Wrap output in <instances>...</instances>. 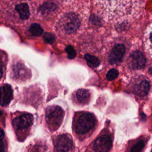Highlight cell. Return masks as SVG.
Returning <instances> with one entry per match:
<instances>
[{"label":"cell","instance_id":"cell-1","mask_svg":"<svg viewBox=\"0 0 152 152\" xmlns=\"http://www.w3.org/2000/svg\"><path fill=\"white\" fill-rule=\"evenodd\" d=\"M55 25L56 32L61 36L71 37L84 28L88 18V8L81 2H68Z\"/></svg>","mask_w":152,"mask_h":152},{"label":"cell","instance_id":"cell-9","mask_svg":"<svg viewBox=\"0 0 152 152\" xmlns=\"http://www.w3.org/2000/svg\"><path fill=\"white\" fill-rule=\"evenodd\" d=\"M72 145V138L69 134H62L58 136L55 142L56 148L60 152L68 151L71 148Z\"/></svg>","mask_w":152,"mask_h":152},{"label":"cell","instance_id":"cell-20","mask_svg":"<svg viewBox=\"0 0 152 152\" xmlns=\"http://www.w3.org/2000/svg\"><path fill=\"white\" fill-rule=\"evenodd\" d=\"M118 75V71L114 68L110 69L106 74V78L108 81H112L115 80Z\"/></svg>","mask_w":152,"mask_h":152},{"label":"cell","instance_id":"cell-8","mask_svg":"<svg viewBox=\"0 0 152 152\" xmlns=\"http://www.w3.org/2000/svg\"><path fill=\"white\" fill-rule=\"evenodd\" d=\"M125 47L122 44H116L111 49L108 61L110 64H119L125 55Z\"/></svg>","mask_w":152,"mask_h":152},{"label":"cell","instance_id":"cell-15","mask_svg":"<svg viewBox=\"0 0 152 152\" xmlns=\"http://www.w3.org/2000/svg\"><path fill=\"white\" fill-rule=\"evenodd\" d=\"M145 49L147 54L152 58V24L146 29L144 37Z\"/></svg>","mask_w":152,"mask_h":152},{"label":"cell","instance_id":"cell-3","mask_svg":"<svg viewBox=\"0 0 152 152\" xmlns=\"http://www.w3.org/2000/svg\"><path fill=\"white\" fill-rule=\"evenodd\" d=\"M74 129L78 134H85L91 130L96 124L95 116L88 112H81L75 115Z\"/></svg>","mask_w":152,"mask_h":152},{"label":"cell","instance_id":"cell-14","mask_svg":"<svg viewBox=\"0 0 152 152\" xmlns=\"http://www.w3.org/2000/svg\"><path fill=\"white\" fill-rule=\"evenodd\" d=\"M12 98V89L11 87L5 84L1 87V106H5L8 105Z\"/></svg>","mask_w":152,"mask_h":152},{"label":"cell","instance_id":"cell-24","mask_svg":"<svg viewBox=\"0 0 152 152\" xmlns=\"http://www.w3.org/2000/svg\"><path fill=\"white\" fill-rule=\"evenodd\" d=\"M150 152H152V149H151V151Z\"/></svg>","mask_w":152,"mask_h":152},{"label":"cell","instance_id":"cell-19","mask_svg":"<svg viewBox=\"0 0 152 152\" xmlns=\"http://www.w3.org/2000/svg\"><path fill=\"white\" fill-rule=\"evenodd\" d=\"M145 147V142L142 140L138 141L131 149L129 152H141Z\"/></svg>","mask_w":152,"mask_h":152},{"label":"cell","instance_id":"cell-6","mask_svg":"<svg viewBox=\"0 0 152 152\" xmlns=\"http://www.w3.org/2000/svg\"><path fill=\"white\" fill-rule=\"evenodd\" d=\"M33 123V116L26 112H18L12 121V124L15 131H22L29 129Z\"/></svg>","mask_w":152,"mask_h":152},{"label":"cell","instance_id":"cell-5","mask_svg":"<svg viewBox=\"0 0 152 152\" xmlns=\"http://www.w3.org/2000/svg\"><path fill=\"white\" fill-rule=\"evenodd\" d=\"M11 78L17 83H23L29 80L31 74L30 70L22 62L17 61L11 68Z\"/></svg>","mask_w":152,"mask_h":152},{"label":"cell","instance_id":"cell-12","mask_svg":"<svg viewBox=\"0 0 152 152\" xmlns=\"http://www.w3.org/2000/svg\"><path fill=\"white\" fill-rule=\"evenodd\" d=\"M91 97V93L87 89H79L73 94V100L77 104L84 106L87 104Z\"/></svg>","mask_w":152,"mask_h":152},{"label":"cell","instance_id":"cell-16","mask_svg":"<svg viewBox=\"0 0 152 152\" xmlns=\"http://www.w3.org/2000/svg\"><path fill=\"white\" fill-rule=\"evenodd\" d=\"M57 6L52 2H47L39 8V12L42 15H47L56 10Z\"/></svg>","mask_w":152,"mask_h":152},{"label":"cell","instance_id":"cell-10","mask_svg":"<svg viewBox=\"0 0 152 152\" xmlns=\"http://www.w3.org/2000/svg\"><path fill=\"white\" fill-rule=\"evenodd\" d=\"M112 140L107 135L99 137L94 144V149L96 152H107L112 146Z\"/></svg>","mask_w":152,"mask_h":152},{"label":"cell","instance_id":"cell-23","mask_svg":"<svg viewBox=\"0 0 152 152\" xmlns=\"http://www.w3.org/2000/svg\"><path fill=\"white\" fill-rule=\"evenodd\" d=\"M148 71H149V73H150V74H151V75H152V66L149 68Z\"/></svg>","mask_w":152,"mask_h":152},{"label":"cell","instance_id":"cell-2","mask_svg":"<svg viewBox=\"0 0 152 152\" xmlns=\"http://www.w3.org/2000/svg\"><path fill=\"white\" fill-rule=\"evenodd\" d=\"M94 3L100 16L109 23L136 18L143 6V2L135 1H100Z\"/></svg>","mask_w":152,"mask_h":152},{"label":"cell","instance_id":"cell-17","mask_svg":"<svg viewBox=\"0 0 152 152\" xmlns=\"http://www.w3.org/2000/svg\"><path fill=\"white\" fill-rule=\"evenodd\" d=\"M84 56L87 63L89 66L95 68L99 65L100 60L97 57L89 54H86Z\"/></svg>","mask_w":152,"mask_h":152},{"label":"cell","instance_id":"cell-7","mask_svg":"<svg viewBox=\"0 0 152 152\" xmlns=\"http://www.w3.org/2000/svg\"><path fill=\"white\" fill-rule=\"evenodd\" d=\"M145 58L143 53L138 50L132 52L127 61L129 68L134 69L142 68L145 65Z\"/></svg>","mask_w":152,"mask_h":152},{"label":"cell","instance_id":"cell-4","mask_svg":"<svg viewBox=\"0 0 152 152\" xmlns=\"http://www.w3.org/2000/svg\"><path fill=\"white\" fill-rule=\"evenodd\" d=\"M65 115V112L59 106L52 105L46 109L45 119L49 128L54 131L61 125Z\"/></svg>","mask_w":152,"mask_h":152},{"label":"cell","instance_id":"cell-11","mask_svg":"<svg viewBox=\"0 0 152 152\" xmlns=\"http://www.w3.org/2000/svg\"><path fill=\"white\" fill-rule=\"evenodd\" d=\"M14 8L17 14V17L20 20H27L30 18L31 10L27 3L25 2H18L15 4Z\"/></svg>","mask_w":152,"mask_h":152},{"label":"cell","instance_id":"cell-21","mask_svg":"<svg viewBox=\"0 0 152 152\" xmlns=\"http://www.w3.org/2000/svg\"><path fill=\"white\" fill-rule=\"evenodd\" d=\"M66 51L67 52V55L68 58L69 59H74L76 56V52L74 49V48L71 46L69 45L66 48Z\"/></svg>","mask_w":152,"mask_h":152},{"label":"cell","instance_id":"cell-18","mask_svg":"<svg viewBox=\"0 0 152 152\" xmlns=\"http://www.w3.org/2000/svg\"><path fill=\"white\" fill-rule=\"evenodd\" d=\"M30 32L34 36H38L42 34L43 33V28L42 27L37 23L32 24L29 28Z\"/></svg>","mask_w":152,"mask_h":152},{"label":"cell","instance_id":"cell-13","mask_svg":"<svg viewBox=\"0 0 152 152\" xmlns=\"http://www.w3.org/2000/svg\"><path fill=\"white\" fill-rule=\"evenodd\" d=\"M150 89L149 82L145 79L135 83L132 88V91L135 94L140 96H144L147 95Z\"/></svg>","mask_w":152,"mask_h":152},{"label":"cell","instance_id":"cell-22","mask_svg":"<svg viewBox=\"0 0 152 152\" xmlns=\"http://www.w3.org/2000/svg\"><path fill=\"white\" fill-rule=\"evenodd\" d=\"M45 40L49 43H52L54 40V37L50 33H46L44 35Z\"/></svg>","mask_w":152,"mask_h":152}]
</instances>
